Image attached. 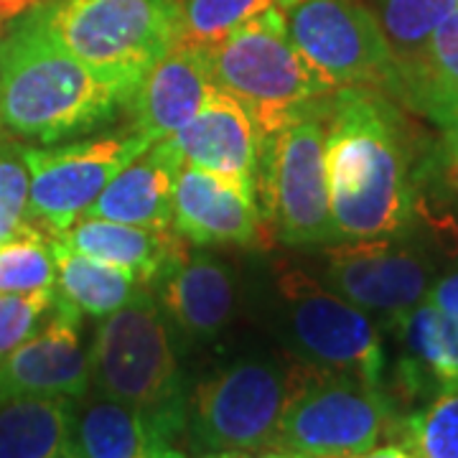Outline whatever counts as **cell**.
Segmentation results:
<instances>
[{"mask_svg":"<svg viewBox=\"0 0 458 458\" xmlns=\"http://www.w3.org/2000/svg\"><path fill=\"white\" fill-rule=\"evenodd\" d=\"M278 3L280 0H181V41L209 49Z\"/></svg>","mask_w":458,"mask_h":458,"instance_id":"83f0119b","label":"cell"},{"mask_svg":"<svg viewBox=\"0 0 458 458\" xmlns=\"http://www.w3.org/2000/svg\"><path fill=\"white\" fill-rule=\"evenodd\" d=\"M295 372L273 357H240L199 379L186 408L191 451L273 448Z\"/></svg>","mask_w":458,"mask_h":458,"instance_id":"ba28073f","label":"cell"},{"mask_svg":"<svg viewBox=\"0 0 458 458\" xmlns=\"http://www.w3.org/2000/svg\"><path fill=\"white\" fill-rule=\"evenodd\" d=\"M59 240L87 258L128 270L140 285L156 288L183 258L186 245L174 229L123 225L98 216H80Z\"/></svg>","mask_w":458,"mask_h":458,"instance_id":"d6986e66","label":"cell"},{"mask_svg":"<svg viewBox=\"0 0 458 458\" xmlns=\"http://www.w3.org/2000/svg\"><path fill=\"white\" fill-rule=\"evenodd\" d=\"M214 87L245 107L262 138L331 95L285 26V11L273 5L207 49Z\"/></svg>","mask_w":458,"mask_h":458,"instance_id":"5b68a950","label":"cell"},{"mask_svg":"<svg viewBox=\"0 0 458 458\" xmlns=\"http://www.w3.org/2000/svg\"><path fill=\"white\" fill-rule=\"evenodd\" d=\"M153 293L171 331L186 344L214 342L237 313L234 273L209 252L186 250Z\"/></svg>","mask_w":458,"mask_h":458,"instance_id":"e0dca14e","label":"cell"},{"mask_svg":"<svg viewBox=\"0 0 458 458\" xmlns=\"http://www.w3.org/2000/svg\"><path fill=\"white\" fill-rule=\"evenodd\" d=\"M36 11L62 49L128 99L183 38L181 0H49Z\"/></svg>","mask_w":458,"mask_h":458,"instance_id":"277c9868","label":"cell"},{"mask_svg":"<svg viewBox=\"0 0 458 458\" xmlns=\"http://www.w3.org/2000/svg\"><path fill=\"white\" fill-rule=\"evenodd\" d=\"M153 146L138 132L77 138L56 146H26L29 216L33 227L59 237L98 201L105 186Z\"/></svg>","mask_w":458,"mask_h":458,"instance_id":"8fae6325","label":"cell"},{"mask_svg":"<svg viewBox=\"0 0 458 458\" xmlns=\"http://www.w3.org/2000/svg\"><path fill=\"white\" fill-rule=\"evenodd\" d=\"M400 346L397 385L408 397H433L458 385V318L430 306H412L387 324Z\"/></svg>","mask_w":458,"mask_h":458,"instance_id":"ac0fdd59","label":"cell"},{"mask_svg":"<svg viewBox=\"0 0 458 458\" xmlns=\"http://www.w3.org/2000/svg\"><path fill=\"white\" fill-rule=\"evenodd\" d=\"M258 179L267 227L291 247L339 242L331 216L324 98L262 140Z\"/></svg>","mask_w":458,"mask_h":458,"instance_id":"52a82bcc","label":"cell"},{"mask_svg":"<svg viewBox=\"0 0 458 458\" xmlns=\"http://www.w3.org/2000/svg\"><path fill=\"white\" fill-rule=\"evenodd\" d=\"M128 98L64 51L36 5L0 36V132L56 146L105 128Z\"/></svg>","mask_w":458,"mask_h":458,"instance_id":"7a4b0ae2","label":"cell"},{"mask_svg":"<svg viewBox=\"0 0 458 458\" xmlns=\"http://www.w3.org/2000/svg\"><path fill=\"white\" fill-rule=\"evenodd\" d=\"M393 436L418 458H458V385L400 415Z\"/></svg>","mask_w":458,"mask_h":458,"instance_id":"484cf974","label":"cell"},{"mask_svg":"<svg viewBox=\"0 0 458 458\" xmlns=\"http://www.w3.org/2000/svg\"><path fill=\"white\" fill-rule=\"evenodd\" d=\"M56 288L51 237L26 225L0 245V293H44Z\"/></svg>","mask_w":458,"mask_h":458,"instance_id":"4316f807","label":"cell"},{"mask_svg":"<svg viewBox=\"0 0 458 458\" xmlns=\"http://www.w3.org/2000/svg\"><path fill=\"white\" fill-rule=\"evenodd\" d=\"M397 418L385 385L298 367L273 448L303 458H354L393 436Z\"/></svg>","mask_w":458,"mask_h":458,"instance_id":"8992f818","label":"cell"},{"mask_svg":"<svg viewBox=\"0 0 458 458\" xmlns=\"http://www.w3.org/2000/svg\"><path fill=\"white\" fill-rule=\"evenodd\" d=\"M0 29H3V26H0Z\"/></svg>","mask_w":458,"mask_h":458,"instance_id":"8d00e7d4","label":"cell"},{"mask_svg":"<svg viewBox=\"0 0 458 458\" xmlns=\"http://www.w3.org/2000/svg\"><path fill=\"white\" fill-rule=\"evenodd\" d=\"M436 262L410 234L324 247L321 283L385 324L426 301Z\"/></svg>","mask_w":458,"mask_h":458,"instance_id":"7c38bea8","label":"cell"},{"mask_svg":"<svg viewBox=\"0 0 458 458\" xmlns=\"http://www.w3.org/2000/svg\"><path fill=\"white\" fill-rule=\"evenodd\" d=\"M415 216L448 255L458 258V199L418 194Z\"/></svg>","mask_w":458,"mask_h":458,"instance_id":"1f68e13d","label":"cell"},{"mask_svg":"<svg viewBox=\"0 0 458 458\" xmlns=\"http://www.w3.org/2000/svg\"><path fill=\"white\" fill-rule=\"evenodd\" d=\"M445 98H458V8L433 31L415 69L394 84L393 99L415 113Z\"/></svg>","mask_w":458,"mask_h":458,"instance_id":"d4e9b609","label":"cell"},{"mask_svg":"<svg viewBox=\"0 0 458 458\" xmlns=\"http://www.w3.org/2000/svg\"><path fill=\"white\" fill-rule=\"evenodd\" d=\"M74 397H16L0 405V458H80Z\"/></svg>","mask_w":458,"mask_h":458,"instance_id":"7402d4cb","label":"cell"},{"mask_svg":"<svg viewBox=\"0 0 458 458\" xmlns=\"http://www.w3.org/2000/svg\"><path fill=\"white\" fill-rule=\"evenodd\" d=\"M354 458H418L410 454L408 448H403L400 443H394V445H377L372 451H367V454H361V456Z\"/></svg>","mask_w":458,"mask_h":458,"instance_id":"d590c367","label":"cell"},{"mask_svg":"<svg viewBox=\"0 0 458 458\" xmlns=\"http://www.w3.org/2000/svg\"><path fill=\"white\" fill-rule=\"evenodd\" d=\"M82 313L54 293L47 324L0 361V405L16 397H74L92 387L89 349L82 344Z\"/></svg>","mask_w":458,"mask_h":458,"instance_id":"4fadbf2b","label":"cell"},{"mask_svg":"<svg viewBox=\"0 0 458 458\" xmlns=\"http://www.w3.org/2000/svg\"><path fill=\"white\" fill-rule=\"evenodd\" d=\"M367 5L390 47L400 80L423 59L430 36L456 11L458 0H369Z\"/></svg>","mask_w":458,"mask_h":458,"instance_id":"cb8c5ba5","label":"cell"},{"mask_svg":"<svg viewBox=\"0 0 458 458\" xmlns=\"http://www.w3.org/2000/svg\"><path fill=\"white\" fill-rule=\"evenodd\" d=\"M174 232L197 247H260L262 222L255 189L197 165H181L174 183Z\"/></svg>","mask_w":458,"mask_h":458,"instance_id":"5bb4252c","label":"cell"},{"mask_svg":"<svg viewBox=\"0 0 458 458\" xmlns=\"http://www.w3.org/2000/svg\"><path fill=\"white\" fill-rule=\"evenodd\" d=\"M418 194L458 199V143L443 135L428 140L418 164Z\"/></svg>","mask_w":458,"mask_h":458,"instance_id":"4dcf8cb0","label":"cell"},{"mask_svg":"<svg viewBox=\"0 0 458 458\" xmlns=\"http://www.w3.org/2000/svg\"><path fill=\"white\" fill-rule=\"evenodd\" d=\"M278 288L283 339L301 367L385 385L387 352L375 316L295 267L280 276Z\"/></svg>","mask_w":458,"mask_h":458,"instance_id":"9c48e42d","label":"cell"},{"mask_svg":"<svg viewBox=\"0 0 458 458\" xmlns=\"http://www.w3.org/2000/svg\"><path fill=\"white\" fill-rule=\"evenodd\" d=\"M426 301L430 306H436V309H441V311L451 313V316L458 318V265L433 278L426 293Z\"/></svg>","mask_w":458,"mask_h":458,"instance_id":"d6a6232c","label":"cell"},{"mask_svg":"<svg viewBox=\"0 0 458 458\" xmlns=\"http://www.w3.org/2000/svg\"><path fill=\"white\" fill-rule=\"evenodd\" d=\"M54 309V291L0 293V361L47 324Z\"/></svg>","mask_w":458,"mask_h":458,"instance_id":"f546056e","label":"cell"},{"mask_svg":"<svg viewBox=\"0 0 458 458\" xmlns=\"http://www.w3.org/2000/svg\"><path fill=\"white\" fill-rule=\"evenodd\" d=\"M285 26L328 89H377L393 98L397 66L364 0H295L285 8Z\"/></svg>","mask_w":458,"mask_h":458,"instance_id":"30bf717a","label":"cell"},{"mask_svg":"<svg viewBox=\"0 0 458 458\" xmlns=\"http://www.w3.org/2000/svg\"><path fill=\"white\" fill-rule=\"evenodd\" d=\"M56 260V288L54 293L66 306L87 318H105L132 301L140 288V280L128 270L87 258L82 252L64 245L59 237H51Z\"/></svg>","mask_w":458,"mask_h":458,"instance_id":"603a6c76","label":"cell"},{"mask_svg":"<svg viewBox=\"0 0 458 458\" xmlns=\"http://www.w3.org/2000/svg\"><path fill=\"white\" fill-rule=\"evenodd\" d=\"M176 430L143 410L107 397H84L77 412L80 458H186Z\"/></svg>","mask_w":458,"mask_h":458,"instance_id":"ffe728a7","label":"cell"},{"mask_svg":"<svg viewBox=\"0 0 458 458\" xmlns=\"http://www.w3.org/2000/svg\"><path fill=\"white\" fill-rule=\"evenodd\" d=\"M214 89L207 47L179 41L132 89L125 105L131 131L161 143L191 123Z\"/></svg>","mask_w":458,"mask_h":458,"instance_id":"2e32d148","label":"cell"},{"mask_svg":"<svg viewBox=\"0 0 458 458\" xmlns=\"http://www.w3.org/2000/svg\"><path fill=\"white\" fill-rule=\"evenodd\" d=\"M197 458H303L280 451V448H258V451H209V454H199Z\"/></svg>","mask_w":458,"mask_h":458,"instance_id":"e575fe53","label":"cell"},{"mask_svg":"<svg viewBox=\"0 0 458 458\" xmlns=\"http://www.w3.org/2000/svg\"><path fill=\"white\" fill-rule=\"evenodd\" d=\"M181 164L164 143H153L114 176L84 216L123 225L174 229V183Z\"/></svg>","mask_w":458,"mask_h":458,"instance_id":"44dd1931","label":"cell"},{"mask_svg":"<svg viewBox=\"0 0 458 458\" xmlns=\"http://www.w3.org/2000/svg\"><path fill=\"white\" fill-rule=\"evenodd\" d=\"M331 216L339 240L410 234L418 216V164L426 140L403 107L377 89L324 98Z\"/></svg>","mask_w":458,"mask_h":458,"instance_id":"6da1fadb","label":"cell"},{"mask_svg":"<svg viewBox=\"0 0 458 458\" xmlns=\"http://www.w3.org/2000/svg\"><path fill=\"white\" fill-rule=\"evenodd\" d=\"M89 375L99 397L143 410L186 438L189 390L174 331L150 288L99 318L89 342Z\"/></svg>","mask_w":458,"mask_h":458,"instance_id":"3957f363","label":"cell"},{"mask_svg":"<svg viewBox=\"0 0 458 458\" xmlns=\"http://www.w3.org/2000/svg\"><path fill=\"white\" fill-rule=\"evenodd\" d=\"M420 114H426L430 123H436L441 128L443 135H448L451 140L458 143V98H445L428 105Z\"/></svg>","mask_w":458,"mask_h":458,"instance_id":"836d02e7","label":"cell"},{"mask_svg":"<svg viewBox=\"0 0 458 458\" xmlns=\"http://www.w3.org/2000/svg\"><path fill=\"white\" fill-rule=\"evenodd\" d=\"M262 140L245 107L214 87L197 117L161 143L181 165H197L255 189Z\"/></svg>","mask_w":458,"mask_h":458,"instance_id":"9a60e30c","label":"cell"},{"mask_svg":"<svg viewBox=\"0 0 458 458\" xmlns=\"http://www.w3.org/2000/svg\"><path fill=\"white\" fill-rule=\"evenodd\" d=\"M26 146L11 138L0 135V245L8 242L26 225L29 216V165H26Z\"/></svg>","mask_w":458,"mask_h":458,"instance_id":"f1b7e54d","label":"cell"}]
</instances>
